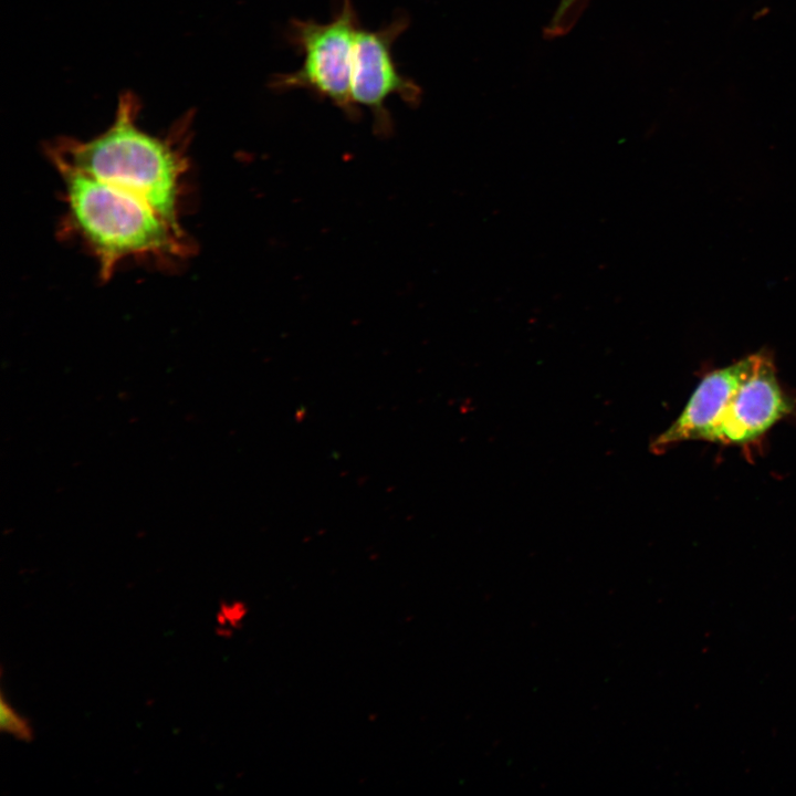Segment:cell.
<instances>
[{
  "instance_id": "1",
  "label": "cell",
  "mask_w": 796,
  "mask_h": 796,
  "mask_svg": "<svg viewBox=\"0 0 796 796\" xmlns=\"http://www.w3.org/2000/svg\"><path fill=\"white\" fill-rule=\"evenodd\" d=\"M138 112L137 97L125 92L105 132L87 140L62 138L49 155L139 198L182 231L179 214L188 164L181 136L188 124L161 138L137 125Z\"/></svg>"
},
{
  "instance_id": "6",
  "label": "cell",
  "mask_w": 796,
  "mask_h": 796,
  "mask_svg": "<svg viewBox=\"0 0 796 796\" xmlns=\"http://www.w3.org/2000/svg\"><path fill=\"white\" fill-rule=\"evenodd\" d=\"M757 353L708 373L699 383L679 417L650 444L651 452L663 453L685 441H708L719 422L727 399L751 371Z\"/></svg>"
},
{
  "instance_id": "7",
  "label": "cell",
  "mask_w": 796,
  "mask_h": 796,
  "mask_svg": "<svg viewBox=\"0 0 796 796\" xmlns=\"http://www.w3.org/2000/svg\"><path fill=\"white\" fill-rule=\"evenodd\" d=\"M0 729L20 741L30 742L33 740V731L27 719L21 716L7 702L3 694L0 698Z\"/></svg>"
},
{
  "instance_id": "4",
  "label": "cell",
  "mask_w": 796,
  "mask_h": 796,
  "mask_svg": "<svg viewBox=\"0 0 796 796\" xmlns=\"http://www.w3.org/2000/svg\"><path fill=\"white\" fill-rule=\"evenodd\" d=\"M407 27L408 19L398 17L377 30L359 28L356 36L352 98L356 106H365L371 112L375 128L380 134L388 133L391 126L386 108L390 95H398L411 106L418 105L422 96L416 82L400 74L392 56V45Z\"/></svg>"
},
{
  "instance_id": "2",
  "label": "cell",
  "mask_w": 796,
  "mask_h": 796,
  "mask_svg": "<svg viewBox=\"0 0 796 796\" xmlns=\"http://www.w3.org/2000/svg\"><path fill=\"white\" fill-rule=\"evenodd\" d=\"M63 185L67 223L87 244L107 280L127 259L184 256V231L139 198L50 156Z\"/></svg>"
},
{
  "instance_id": "3",
  "label": "cell",
  "mask_w": 796,
  "mask_h": 796,
  "mask_svg": "<svg viewBox=\"0 0 796 796\" xmlns=\"http://www.w3.org/2000/svg\"><path fill=\"white\" fill-rule=\"evenodd\" d=\"M360 28L349 0H343L335 15L325 23L293 19L290 42L303 54L301 67L277 74L271 87L279 91L302 88L329 100L348 116H358L352 98L353 57Z\"/></svg>"
},
{
  "instance_id": "5",
  "label": "cell",
  "mask_w": 796,
  "mask_h": 796,
  "mask_svg": "<svg viewBox=\"0 0 796 796\" xmlns=\"http://www.w3.org/2000/svg\"><path fill=\"white\" fill-rule=\"evenodd\" d=\"M794 408L778 381L772 356L758 352L755 365L727 399L710 442L739 447L758 442Z\"/></svg>"
},
{
  "instance_id": "8",
  "label": "cell",
  "mask_w": 796,
  "mask_h": 796,
  "mask_svg": "<svg viewBox=\"0 0 796 796\" xmlns=\"http://www.w3.org/2000/svg\"><path fill=\"white\" fill-rule=\"evenodd\" d=\"M584 0H561L557 10L548 24L549 36L562 35L568 31Z\"/></svg>"
}]
</instances>
